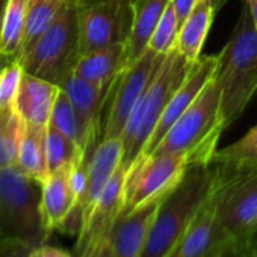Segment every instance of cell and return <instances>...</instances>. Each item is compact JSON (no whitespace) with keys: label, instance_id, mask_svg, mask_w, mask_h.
Here are the masks:
<instances>
[{"label":"cell","instance_id":"cell-1","mask_svg":"<svg viewBox=\"0 0 257 257\" xmlns=\"http://www.w3.org/2000/svg\"><path fill=\"white\" fill-rule=\"evenodd\" d=\"M218 195V233L222 245L254 257L257 236V161L213 159Z\"/></svg>","mask_w":257,"mask_h":257},{"label":"cell","instance_id":"cell-2","mask_svg":"<svg viewBox=\"0 0 257 257\" xmlns=\"http://www.w3.org/2000/svg\"><path fill=\"white\" fill-rule=\"evenodd\" d=\"M213 77L219 89L221 115L227 128L239 119L257 91V31L246 4H243L227 44L218 53Z\"/></svg>","mask_w":257,"mask_h":257},{"label":"cell","instance_id":"cell-3","mask_svg":"<svg viewBox=\"0 0 257 257\" xmlns=\"http://www.w3.org/2000/svg\"><path fill=\"white\" fill-rule=\"evenodd\" d=\"M224 128L219 89L212 76L195 101L171 125L153 155L185 153L192 165H207L218 152Z\"/></svg>","mask_w":257,"mask_h":257},{"label":"cell","instance_id":"cell-4","mask_svg":"<svg viewBox=\"0 0 257 257\" xmlns=\"http://www.w3.org/2000/svg\"><path fill=\"white\" fill-rule=\"evenodd\" d=\"M213 177V161L188 168L182 182L164 198L141 257H165L170 252L207 197Z\"/></svg>","mask_w":257,"mask_h":257},{"label":"cell","instance_id":"cell-5","mask_svg":"<svg viewBox=\"0 0 257 257\" xmlns=\"http://www.w3.org/2000/svg\"><path fill=\"white\" fill-rule=\"evenodd\" d=\"M194 62L186 61L174 47L165 55L156 76L153 77L147 92L134 107L127 119L122 143V164L132 167L141 156L146 144L150 141L155 128L170 101L174 91L185 80Z\"/></svg>","mask_w":257,"mask_h":257},{"label":"cell","instance_id":"cell-6","mask_svg":"<svg viewBox=\"0 0 257 257\" xmlns=\"http://www.w3.org/2000/svg\"><path fill=\"white\" fill-rule=\"evenodd\" d=\"M41 183L17 165L0 168V233L37 246L49 234L41 219Z\"/></svg>","mask_w":257,"mask_h":257},{"label":"cell","instance_id":"cell-7","mask_svg":"<svg viewBox=\"0 0 257 257\" xmlns=\"http://www.w3.org/2000/svg\"><path fill=\"white\" fill-rule=\"evenodd\" d=\"M79 55L76 0H67L53 25L19 61L26 73L59 86L73 73Z\"/></svg>","mask_w":257,"mask_h":257},{"label":"cell","instance_id":"cell-8","mask_svg":"<svg viewBox=\"0 0 257 257\" xmlns=\"http://www.w3.org/2000/svg\"><path fill=\"white\" fill-rule=\"evenodd\" d=\"M191 159L185 153H162L137 159L125 183L124 213L165 198L185 177Z\"/></svg>","mask_w":257,"mask_h":257},{"label":"cell","instance_id":"cell-9","mask_svg":"<svg viewBox=\"0 0 257 257\" xmlns=\"http://www.w3.org/2000/svg\"><path fill=\"white\" fill-rule=\"evenodd\" d=\"M76 14L79 53L83 55L125 43L132 28L134 5L127 0H76Z\"/></svg>","mask_w":257,"mask_h":257},{"label":"cell","instance_id":"cell-10","mask_svg":"<svg viewBox=\"0 0 257 257\" xmlns=\"http://www.w3.org/2000/svg\"><path fill=\"white\" fill-rule=\"evenodd\" d=\"M165 55L147 50L137 62L118 73L110 88V104L103 122L101 140L121 138L134 107L147 92Z\"/></svg>","mask_w":257,"mask_h":257},{"label":"cell","instance_id":"cell-11","mask_svg":"<svg viewBox=\"0 0 257 257\" xmlns=\"http://www.w3.org/2000/svg\"><path fill=\"white\" fill-rule=\"evenodd\" d=\"M131 168L121 162L107 182L91 216L77 233L74 257H95L110 240L112 230L124 210L125 183Z\"/></svg>","mask_w":257,"mask_h":257},{"label":"cell","instance_id":"cell-12","mask_svg":"<svg viewBox=\"0 0 257 257\" xmlns=\"http://www.w3.org/2000/svg\"><path fill=\"white\" fill-rule=\"evenodd\" d=\"M165 257H245L228 251L219 239L215 177L207 197Z\"/></svg>","mask_w":257,"mask_h":257},{"label":"cell","instance_id":"cell-13","mask_svg":"<svg viewBox=\"0 0 257 257\" xmlns=\"http://www.w3.org/2000/svg\"><path fill=\"white\" fill-rule=\"evenodd\" d=\"M218 64V55H206L200 56L191 67L189 73L186 74L185 80L179 85V88L174 91L173 97L170 98L155 132L150 138V141L146 144L141 158H147L153 155L158 144L162 141V138L167 135V132L171 128V125L179 119V116L195 101V98L200 95V92L204 89L206 83L212 79L215 74Z\"/></svg>","mask_w":257,"mask_h":257},{"label":"cell","instance_id":"cell-14","mask_svg":"<svg viewBox=\"0 0 257 257\" xmlns=\"http://www.w3.org/2000/svg\"><path fill=\"white\" fill-rule=\"evenodd\" d=\"M59 88L68 95L85 127L91 144L97 147L103 135L101 113L107 101V97H110V89L100 88L76 76L74 73L68 74L62 80Z\"/></svg>","mask_w":257,"mask_h":257},{"label":"cell","instance_id":"cell-15","mask_svg":"<svg viewBox=\"0 0 257 257\" xmlns=\"http://www.w3.org/2000/svg\"><path fill=\"white\" fill-rule=\"evenodd\" d=\"M70 167L50 173L41 183V219L49 236L56 230L68 233L74 215L76 201L70 188Z\"/></svg>","mask_w":257,"mask_h":257},{"label":"cell","instance_id":"cell-16","mask_svg":"<svg viewBox=\"0 0 257 257\" xmlns=\"http://www.w3.org/2000/svg\"><path fill=\"white\" fill-rule=\"evenodd\" d=\"M164 198L147 203L132 212L121 215L110 234V246L115 257H141L150 234L156 213Z\"/></svg>","mask_w":257,"mask_h":257},{"label":"cell","instance_id":"cell-17","mask_svg":"<svg viewBox=\"0 0 257 257\" xmlns=\"http://www.w3.org/2000/svg\"><path fill=\"white\" fill-rule=\"evenodd\" d=\"M122 161V143L121 138L101 140L88 159V189L82 207V225L91 216L101 192L107 182L118 170ZM80 231V230H79Z\"/></svg>","mask_w":257,"mask_h":257},{"label":"cell","instance_id":"cell-18","mask_svg":"<svg viewBox=\"0 0 257 257\" xmlns=\"http://www.w3.org/2000/svg\"><path fill=\"white\" fill-rule=\"evenodd\" d=\"M59 89L58 85L25 71L14 109L26 124L47 127Z\"/></svg>","mask_w":257,"mask_h":257},{"label":"cell","instance_id":"cell-19","mask_svg":"<svg viewBox=\"0 0 257 257\" xmlns=\"http://www.w3.org/2000/svg\"><path fill=\"white\" fill-rule=\"evenodd\" d=\"M170 0H135L134 19L128 37L124 43L121 71L137 62L147 50L152 35Z\"/></svg>","mask_w":257,"mask_h":257},{"label":"cell","instance_id":"cell-20","mask_svg":"<svg viewBox=\"0 0 257 257\" xmlns=\"http://www.w3.org/2000/svg\"><path fill=\"white\" fill-rule=\"evenodd\" d=\"M122 55L124 43L83 53L77 58L73 73L100 88L110 89L113 80L121 71Z\"/></svg>","mask_w":257,"mask_h":257},{"label":"cell","instance_id":"cell-21","mask_svg":"<svg viewBox=\"0 0 257 257\" xmlns=\"http://www.w3.org/2000/svg\"><path fill=\"white\" fill-rule=\"evenodd\" d=\"M213 16V0H197L192 11L182 23L176 49L186 61L195 62L201 56V50L210 31Z\"/></svg>","mask_w":257,"mask_h":257},{"label":"cell","instance_id":"cell-22","mask_svg":"<svg viewBox=\"0 0 257 257\" xmlns=\"http://www.w3.org/2000/svg\"><path fill=\"white\" fill-rule=\"evenodd\" d=\"M47 127L29 125L25 122L16 164L26 176L37 180L38 183H43L50 174L46 155Z\"/></svg>","mask_w":257,"mask_h":257},{"label":"cell","instance_id":"cell-23","mask_svg":"<svg viewBox=\"0 0 257 257\" xmlns=\"http://www.w3.org/2000/svg\"><path fill=\"white\" fill-rule=\"evenodd\" d=\"M49 125L55 127L62 135L70 138L79 149L86 152V155L91 158L95 147L91 144L85 127H83L73 103L70 101L68 95L62 89H59V94L53 104Z\"/></svg>","mask_w":257,"mask_h":257},{"label":"cell","instance_id":"cell-24","mask_svg":"<svg viewBox=\"0 0 257 257\" xmlns=\"http://www.w3.org/2000/svg\"><path fill=\"white\" fill-rule=\"evenodd\" d=\"M65 4L67 0H29L25 37L19 58L26 53L37 43V40L53 25Z\"/></svg>","mask_w":257,"mask_h":257},{"label":"cell","instance_id":"cell-25","mask_svg":"<svg viewBox=\"0 0 257 257\" xmlns=\"http://www.w3.org/2000/svg\"><path fill=\"white\" fill-rule=\"evenodd\" d=\"M29 0H8L2 32H0V52L17 59L23 44L26 16H28Z\"/></svg>","mask_w":257,"mask_h":257},{"label":"cell","instance_id":"cell-26","mask_svg":"<svg viewBox=\"0 0 257 257\" xmlns=\"http://www.w3.org/2000/svg\"><path fill=\"white\" fill-rule=\"evenodd\" d=\"M23 128L25 121L14 107L0 109V168L17 164Z\"/></svg>","mask_w":257,"mask_h":257},{"label":"cell","instance_id":"cell-27","mask_svg":"<svg viewBox=\"0 0 257 257\" xmlns=\"http://www.w3.org/2000/svg\"><path fill=\"white\" fill-rule=\"evenodd\" d=\"M46 155L49 173H55L70 167L80 155H86V152L79 149L70 138L62 135L55 127L49 125L46 137Z\"/></svg>","mask_w":257,"mask_h":257},{"label":"cell","instance_id":"cell-28","mask_svg":"<svg viewBox=\"0 0 257 257\" xmlns=\"http://www.w3.org/2000/svg\"><path fill=\"white\" fill-rule=\"evenodd\" d=\"M179 29H180V23L177 19V13L170 0V4L167 5L165 11L152 35V40L149 43V50H152L158 55L170 53L176 47Z\"/></svg>","mask_w":257,"mask_h":257},{"label":"cell","instance_id":"cell-29","mask_svg":"<svg viewBox=\"0 0 257 257\" xmlns=\"http://www.w3.org/2000/svg\"><path fill=\"white\" fill-rule=\"evenodd\" d=\"M213 159L230 162L257 161V125H254L246 135H243L236 143L218 150Z\"/></svg>","mask_w":257,"mask_h":257},{"label":"cell","instance_id":"cell-30","mask_svg":"<svg viewBox=\"0 0 257 257\" xmlns=\"http://www.w3.org/2000/svg\"><path fill=\"white\" fill-rule=\"evenodd\" d=\"M25 68L19 59H14L0 74V109L14 107Z\"/></svg>","mask_w":257,"mask_h":257},{"label":"cell","instance_id":"cell-31","mask_svg":"<svg viewBox=\"0 0 257 257\" xmlns=\"http://www.w3.org/2000/svg\"><path fill=\"white\" fill-rule=\"evenodd\" d=\"M34 245L22 239L5 237L0 243V257H29Z\"/></svg>","mask_w":257,"mask_h":257},{"label":"cell","instance_id":"cell-32","mask_svg":"<svg viewBox=\"0 0 257 257\" xmlns=\"http://www.w3.org/2000/svg\"><path fill=\"white\" fill-rule=\"evenodd\" d=\"M29 257H73V255L62 248L52 246L47 243H41V245H37L31 249Z\"/></svg>","mask_w":257,"mask_h":257},{"label":"cell","instance_id":"cell-33","mask_svg":"<svg viewBox=\"0 0 257 257\" xmlns=\"http://www.w3.org/2000/svg\"><path fill=\"white\" fill-rule=\"evenodd\" d=\"M171 4L177 13V19H179L180 26H182V23L185 22V19L189 16L194 5L197 4V0H171Z\"/></svg>","mask_w":257,"mask_h":257},{"label":"cell","instance_id":"cell-34","mask_svg":"<svg viewBox=\"0 0 257 257\" xmlns=\"http://www.w3.org/2000/svg\"><path fill=\"white\" fill-rule=\"evenodd\" d=\"M248 5V10H249V16H251V20H252V25H254V29L257 31V0H251Z\"/></svg>","mask_w":257,"mask_h":257},{"label":"cell","instance_id":"cell-35","mask_svg":"<svg viewBox=\"0 0 257 257\" xmlns=\"http://www.w3.org/2000/svg\"><path fill=\"white\" fill-rule=\"evenodd\" d=\"M13 61H14V58H11V56H8V55H5V53L0 52V74H2V71H4Z\"/></svg>","mask_w":257,"mask_h":257},{"label":"cell","instance_id":"cell-36","mask_svg":"<svg viewBox=\"0 0 257 257\" xmlns=\"http://www.w3.org/2000/svg\"><path fill=\"white\" fill-rule=\"evenodd\" d=\"M95 257H115V255H113V251H112V246H110V240L101 248V251H100Z\"/></svg>","mask_w":257,"mask_h":257},{"label":"cell","instance_id":"cell-37","mask_svg":"<svg viewBox=\"0 0 257 257\" xmlns=\"http://www.w3.org/2000/svg\"><path fill=\"white\" fill-rule=\"evenodd\" d=\"M227 2H228V0H213V5H215V13H216V11H219V10H221V8H222V7H224ZM240 2H242V4H249L251 0H240Z\"/></svg>","mask_w":257,"mask_h":257},{"label":"cell","instance_id":"cell-38","mask_svg":"<svg viewBox=\"0 0 257 257\" xmlns=\"http://www.w3.org/2000/svg\"><path fill=\"white\" fill-rule=\"evenodd\" d=\"M7 2L8 0H0V32H2V23H4V14H5V8H7Z\"/></svg>","mask_w":257,"mask_h":257},{"label":"cell","instance_id":"cell-39","mask_svg":"<svg viewBox=\"0 0 257 257\" xmlns=\"http://www.w3.org/2000/svg\"><path fill=\"white\" fill-rule=\"evenodd\" d=\"M254 257H257V239H255V245H254Z\"/></svg>","mask_w":257,"mask_h":257},{"label":"cell","instance_id":"cell-40","mask_svg":"<svg viewBox=\"0 0 257 257\" xmlns=\"http://www.w3.org/2000/svg\"><path fill=\"white\" fill-rule=\"evenodd\" d=\"M4 239H5V237H4V234L0 233V243H2V240H4Z\"/></svg>","mask_w":257,"mask_h":257},{"label":"cell","instance_id":"cell-41","mask_svg":"<svg viewBox=\"0 0 257 257\" xmlns=\"http://www.w3.org/2000/svg\"><path fill=\"white\" fill-rule=\"evenodd\" d=\"M134 2H135V0H131V4H134Z\"/></svg>","mask_w":257,"mask_h":257},{"label":"cell","instance_id":"cell-42","mask_svg":"<svg viewBox=\"0 0 257 257\" xmlns=\"http://www.w3.org/2000/svg\"><path fill=\"white\" fill-rule=\"evenodd\" d=\"M127 2H131V0H127Z\"/></svg>","mask_w":257,"mask_h":257}]
</instances>
